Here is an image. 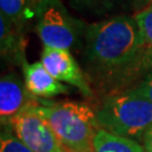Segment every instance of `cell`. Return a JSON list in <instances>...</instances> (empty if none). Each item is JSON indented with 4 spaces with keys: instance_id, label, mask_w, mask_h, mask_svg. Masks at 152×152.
<instances>
[{
    "instance_id": "8fae6325",
    "label": "cell",
    "mask_w": 152,
    "mask_h": 152,
    "mask_svg": "<svg viewBox=\"0 0 152 152\" xmlns=\"http://www.w3.org/2000/svg\"><path fill=\"white\" fill-rule=\"evenodd\" d=\"M134 17L141 27L144 38V68L148 73L152 68V4L145 6V8L136 12Z\"/></svg>"
},
{
    "instance_id": "9c48e42d",
    "label": "cell",
    "mask_w": 152,
    "mask_h": 152,
    "mask_svg": "<svg viewBox=\"0 0 152 152\" xmlns=\"http://www.w3.org/2000/svg\"><path fill=\"white\" fill-rule=\"evenodd\" d=\"M0 51L2 59L24 66L25 45L23 29L14 26L5 16L0 15Z\"/></svg>"
},
{
    "instance_id": "2e32d148",
    "label": "cell",
    "mask_w": 152,
    "mask_h": 152,
    "mask_svg": "<svg viewBox=\"0 0 152 152\" xmlns=\"http://www.w3.org/2000/svg\"><path fill=\"white\" fill-rule=\"evenodd\" d=\"M142 2H143V4H145V5H151L152 4V0H142Z\"/></svg>"
},
{
    "instance_id": "5b68a950",
    "label": "cell",
    "mask_w": 152,
    "mask_h": 152,
    "mask_svg": "<svg viewBox=\"0 0 152 152\" xmlns=\"http://www.w3.org/2000/svg\"><path fill=\"white\" fill-rule=\"evenodd\" d=\"M38 103L29 105L6 126H9L15 135L34 152H68L49 122L38 112Z\"/></svg>"
},
{
    "instance_id": "e0dca14e",
    "label": "cell",
    "mask_w": 152,
    "mask_h": 152,
    "mask_svg": "<svg viewBox=\"0 0 152 152\" xmlns=\"http://www.w3.org/2000/svg\"><path fill=\"white\" fill-rule=\"evenodd\" d=\"M31 1H32V2H33V6L35 7V6L37 5V2H38V1H39V0H31Z\"/></svg>"
},
{
    "instance_id": "277c9868",
    "label": "cell",
    "mask_w": 152,
    "mask_h": 152,
    "mask_svg": "<svg viewBox=\"0 0 152 152\" xmlns=\"http://www.w3.org/2000/svg\"><path fill=\"white\" fill-rule=\"evenodd\" d=\"M34 10L36 32L44 48L70 52L82 48L87 25L72 16L61 0H39Z\"/></svg>"
},
{
    "instance_id": "4fadbf2b",
    "label": "cell",
    "mask_w": 152,
    "mask_h": 152,
    "mask_svg": "<svg viewBox=\"0 0 152 152\" xmlns=\"http://www.w3.org/2000/svg\"><path fill=\"white\" fill-rule=\"evenodd\" d=\"M0 152H34L32 149L22 142L12 132L9 126H5V131L1 132L0 139Z\"/></svg>"
},
{
    "instance_id": "9a60e30c",
    "label": "cell",
    "mask_w": 152,
    "mask_h": 152,
    "mask_svg": "<svg viewBox=\"0 0 152 152\" xmlns=\"http://www.w3.org/2000/svg\"><path fill=\"white\" fill-rule=\"evenodd\" d=\"M142 145L147 152H152V125L145 131V133L143 135Z\"/></svg>"
},
{
    "instance_id": "7c38bea8",
    "label": "cell",
    "mask_w": 152,
    "mask_h": 152,
    "mask_svg": "<svg viewBox=\"0 0 152 152\" xmlns=\"http://www.w3.org/2000/svg\"><path fill=\"white\" fill-rule=\"evenodd\" d=\"M27 10L28 0H0L1 15L19 29L24 27Z\"/></svg>"
},
{
    "instance_id": "52a82bcc",
    "label": "cell",
    "mask_w": 152,
    "mask_h": 152,
    "mask_svg": "<svg viewBox=\"0 0 152 152\" xmlns=\"http://www.w3.org/2000/svg\"><path fill=\"white\" fill-rule=\"evenodd\" d=\"M39 102L28 91L25 80L16 72L1 77L0 80V120L1 125H8L11 120L29 105Z\"/></svg>"
},
{
    "instance_id": "5bb4252c",
    "label": "cell",
    "mask_w": 152,
    "mask_h": 152,
    "mask_svg": "<svg viewBox=\"0 0 152 152\" xmlns=\"http://www.w3.org/2000/svg\"><path fill=\"white\" fill-rule=\"evenodd\" d=\"M133 92L147 98L152 103V68L145 76L139 81V83L133 88H129Z\"/></svg>"
},
{
    "instance_id": "ac0fdd59",
    "label": "cell",
    "mask_w": 152,
    "mask_h": 152,
    "mask_svg": "<svg viewBox=\"0 0 152 152\" xmlns=\"http://www.w3.org/2000/svg\"><path fill=\"white\" fill-rule=\"evenodd\" d=\"M85 1H99V0H85Z\"/></svg>"
},
{
    "instance_id": "6da1fadb",
    "label": "cell",
    "mask_w": 152,
    "mask_h": 152,
    "mask_svg": "<svg viewBox=\"0 0 152 152\" xmlns=\"http://www.w3.org/2000/svg\"><path fill=\"white\" fill-rule=\"evenodd\" d=\"M83 61L90 79L118 90L147 75L144 38L134 16L121 15L87 25Z\"/></svg>"
},
{
    "instance_id": "ba28073f",
    "label": "cell",
    "mask_w": 152,
    "mask_h": 152,
    "mask_svg": "<svg viewBox=\"0 0 152 152\" xmlns=\"http://www.w3.org/2000/svg\"><path fill=\"white\" fill-rule=\"evenodd\" d=\"M24 80L28 91L36 98H52L71 92V87L59 81L50 73L41 61L23 66Z\"/></svg>"
},
{
    "instance_id": "8992f818",
    "label": "cell",
    "mask_w": 152,
    "mask_h": 152,
    "mask_svg": "<svg viewBox=\"0 0 152 152\" xmlns=\"http://www.w3.org/2000/svg\"><path fill=\"white\" fill-rule=\"evenodd\" d=\"M41 62L59 81L75 87L85 97L92 96L87 77L70 51L44 48L41 54Z\"/></svg>"
},
{
    "instance_id": "3957f363",
    "label": "cell",
    "mask_w": 152,
    "mask_h": 152,
    "mask_svg": "<svg viewBox=\"0 0 152 152\" xmlns=\"http://www.w3.org/2000/svg\"><path fill=\"white\" fill-rule=\"evenodd\" d=\"M99 129L115 135L142 141L152 125V103L131 89L115 92L104 99L96 109Z\"/></svg>"
},
{
    "instance_id": "30bf717a",
    "label": "cell",
    "mask_w": 152,
    "mask_h": 152,
    "mask_svg": "<svg viewBox=\"0 0 152 152\" xmlns=\"http://www.w3.org/2000/svg\"><path fill=\"white\" fill-rule=\"evenodd\" d=\"M94 152H147L134 140L98 129L94 139Z\"/></svg>"
},
{
    "instance_id": "7a4b0ae2",
    "label": "cell",
    "mask_w": 152,
    "mask_h": 152,
    "mask_svg": "<svg viewBox=\"0 0 152 152\" xmlns=\"http://www.w3.org/2000/svg\"><path fill=\"white\" fill-rule=\"evenodd\" d=\"M37 109L68 152H94L98 131L96 110L83 103L39 100Z\"/></svg>"
}]
</instances>
